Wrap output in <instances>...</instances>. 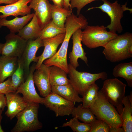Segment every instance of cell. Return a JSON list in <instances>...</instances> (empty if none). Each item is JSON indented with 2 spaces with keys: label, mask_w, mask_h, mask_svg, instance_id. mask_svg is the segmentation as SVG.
<instances>
[{
  "label": "cell",
  "mask_w": 132,
  "mask_h": 132,
  "mask_svg": "<svg viewBox=\"0 0 132 132\" xmlns=\"http://www.w3.org/2000/svg\"><path fill=\"white\" fill-rule=\"evenodd\" d=\"M99 88L95 82L86 89L82 96V106L89 108L97 99Z\"/></svg>",
  "instance_id": "cell-29"
},
{
  "label": "cell",
  "mask_w": 132,
  "mask_h": 132,
  "mask_svg": "<svg viewBox=\"0 0 132 132\" xmlns=\"http://www.w3.org/2000/svg\"><path fill=\"white\" fill-rule=\"evenodd\" d=\"M67 74L65 71L58 66H50L49 79L51 86L63 85L70 83Z\"/></svg>",
  "instance_id": "cell-23"
},
{
  "label": "cell",
  "mask_w": 132,
  "mask_h": 132,
  "mask_svg": "<svg viewBox=\"0 0 132 132\" xmlns=\"http://www.w3.org/2000/svg\"><path fill=\"white\" fill-rule=\"evenodd\" d=\"M35 65L34 63L31 67L26 80L18 87L15 92L22 94L28 102H35L43 104L44 98L41 97L37 93L34 85L33 75L36 69Z\"/></svg>",
  "instance_id": "cell-11"
},
{
  "label": "cell",
  "mask_w": 132,
  "mask_h": 132,
  "mask_svg": "<svg viewBox=\"0 0 132 132\" xmlns=\"http://www.w3.org/2000/svg\"><path fill=\"white\" fill-rule=\"evenodd\" d=\"M31 0H19L14 3L0 6V19L6 18L11 16L15 17L23 16L31 13V9L28 5Z\"/></svg>",
  "instance_id": "cell-16"
},
{
  "label": "cell",
  "mask_w": 132,
  "mask_h": 132,
  "mask_svg": "<svg viewBox=\"0 0 132 132\" xmlns=\"http://www.w3.org/2000/svg\"><path fill=\"white\" fill-rule=\"evenodd\" d=\"M39 104L28 102L26 108L16 116L17 122L11 132H33L41 129L43 124L38 117Z\"/></svg>",
  "instance_id": "cell-3"
},
{
  "label": "cell",
  "mask_w": 132,
  "mask_h": 132,
  "mask_svg": "<svg viewBox=\"0 0 132 132\" xmlns=\"http://www.w3.org/2000/svg\"><path fill=\"white\" fill-rule=\"evenodd\" d=\"M115 77H120L124 78L128 85L132 87V62L120 63L114 67L112 72Z\"/></svg>",
  "instance_id": "cell-25"
},
{
  "label": "cell",
  "mask_w": 132,
  "mask_h": 132,
  "mask_svg": "<svg viewBox=\"0 0 132 132\" xmlns=\"http://www.w3.org/2000/svg\"><path fill=\"white\" fill-rule=\"evenodd\" d=\"M43 104L54 111L56 117L71 115L75 107L73 102L52 92L44 97Z\"/></svg>",
  "instance_id": "cell-9"
},
{
  "label": "cell",
  "mask_w": 132,
  "mask_h": 132,
  "mask_svg": "<svg viewBox=\"0 0 132 132\" xmlns=\"http://www.w3.org/2000/svg\"><path fill=\"white\" fill-rule=\"evenodd\" d=\"M1 50L2 55L18 58L21 57L27 41L15 33H10L5 37Z\"/></svg>",
  "instance_id": "cell-10"
},
{
  "label": "cell",
  "mask_w": 132,
  "mask_h": 132,
  "mask_svg": "<svg viewBox=\"0 0 132 132\" xmlns=\"http://www.w3.org/2000/svg\"><path fill=\"white\" fill-rule=\"evenodd\" d=\"M51 92L74 103L82 101V98L80 97L70 83L64 85L51 86Z\"/></svg>",
  "instance_id": "cell-21"
},
{
  "label": "cell",
  "mask_w": 132,
  "mask_h": 132,
  "mask_svg": "<svg viewBox=\"0 0 132 132\" xmlns=\"http://www.w3.org/2000/svg\"><path fill=\"white\" fill-rule=\"evenodd\" d=\"M14 92L11 82V77H9L6 81L0 83V93L5 94Z\"/></svg>",
  "instance_id": "cell-34"
},
{
  "label": "cell",
  "mask_w": 132,
  "mask_h": 132,
  "mask_svg": "<svg viewBox=\"0 0 132 132\" xmlns=\"http://www.w3.org/2000/svg\"><path fill=\"white\" fill-rule=\"evenodd\" d=\"M3 44L0 43V56L1 55V50Z\"/></svg>",
  "instance_id": "cell-43"
},
{
  "label": "cell",
  "mask_w": 132,
  "mask_h": 132,
  "mask_svg": "<svg viewBox=\"0 0 132 132\" xmlns=\"http://www.w3.org/2000/svg\"><path fill=\"white\" fill-rule=\"evenodd\" d=\"M7 110L5 114L11 120L27 106L28 102L16 92L5 95Z\"/></svg>",
  "instance_id": "cell-17"
},
{
  "label": "cell",
  "mask_w": 132,
  "mask_h": 132,
  "mask_svg": "<svg viewBox=\"0 0 132 132\" xmlns=\"http://www.w3.org/2000/svg\"><path fill=\"white\" fill-rule=\"evenodd\" d=\"M42 29L34 12L31 21L19 31L17 35L26 41L34 40L40 37Z\"/></svg>",
  "instance_id": "cell-19"
},
{
  "label": "cell",
  "mask_w": 132,
  "mask_h": 132,
  "mask_svg": "<svg viewBox=\"0 0 132 132\" xmlns=\"http://www.w3.org/2000/svg\"><path fill=\"white\" fill-rule=\"evenodd\" d=\"M65 33L59 34L53 38L42 39L44 49L42 54L39 56L36 64V69H38L44 61L53 57L56 53L58 46L63 42Z\"/></svg>",
  "instance_id": "cell-15"
},
{
  "label": "cell",
  "mask_w": 132,
  "mask_h": 132,
  "mask_svg": "<svg viewBox=\"0 0 132 132\" xmlns=\"http://www.w3.org/2000/svg\"><path fill=\"white\" fill-rule=\"evenodd\" d=\"M132 45V33L126 32L110 40L104 47L102 53L110 62H118L132 57V55L128 52Z\"/></svg>",
  "instance_id": "cell-1"
},
{
  "label": "cell",
  "mask_w": 132,
  "mask_h": 132,
  "mask_svg": "<svg viewBox=\"0 0 132 132\" xmlns=\"http://www.w3.org/2000/svg\"><path fill=\"white\" fill-rule=\"evenodd\" d=\"M123 108L121 118L123 123L122 127L124 132H132V105L127 96H125L122 101Z\"/></svg>",
  "instance_id": "cell-26"
},
{
  "label": "cell",
  "mask_w": 132,
  "mask_h": 132,
  "mask_svg": "<svg viewBox=\"0 0 132 132\" xmlns=\"http://www.w3.org/2000/svg\"><path fill=\"white\" fill-rule=\"evenodd\" d=\"M118 35L116 33L107 31L106 27L103 25H88L82 31V42L90 49L100 46L104 47Z\"/></svg>",
  "instance_id": "cell-4"
},
{
  "label": "cell",
  "mask_w": 132,
  "mask_h": 132,
  "mask_svg": "<svg viewBox=\"0 0 132 132\" xmlns=\"http://www.w3.org/2000/svg\"><path fill=\"white\" fill-rule=\"evenodd\" d=\"M70 0L69 9L71 10L76 8L77 10V13L78 16L80 14L81 9L87 4L96 0Z\"/></svg>",
  "instance_id": "cell-33"
},
{
  "label": "cell",
  "mask_w": 132,
  "mask_h": 132,
  "mask_svg": "<svg viewBox=\"0 0 132 132\" xmlns=\"http://www.w3.org/2000/svg\"><path fill=\"white\" fill-rule=\"evenodd\" d=\"M82 32V29H79L73 33L72 36V49L69 52V57L70 64L76 69L79 66L78 61V58L80 59L88 66L86 53L85 52L81 44Z\"/></svg>",
  "instance_id": "cell-14"
},
{
  "label": "cell",
  "mask_w": 132,
  "mask_h": 132,
  "mask_svg": "<svg viewBox=\"0 0 132 132\" xmlns=\"http://www.w3.org/2000/svg\"><path fill=\"white\" fill-rule=\"evenodd\" d=\"M34 14L32 13L21 17H16L11 20H7L6 18L0 19V28L5 26L10 30L11 33L18 32L32 19Z\"/></svg>",
  "instance_id": "cell-22"
},
{
  "label": "cell",
  "mask_w": 132,
  "mask_h": 132,
  "mask_svg": "<svg viewBox=\"0 0 132 132\" xmlns=\"http://www.w3.org/2000/svg\"><path fill=\"white\" fill-rule=\"evenodd\" d=\"M49 67L42 63L39 67L35 69L33 75L34 83L40 95L44 97L52 92L49 79Z\"/></svg>",
  "instance_id": "cell-13"
},
{
  "label": "cell",
  "mask_w": 132,
  "mask_h": 132,
  "mask_svg": "<svg viewBox=\"0 0 132 132\" xmlns=\"http://www.w3.org/2000/svg\"><path fill=\"white\" fill-rule=\"evenodd\" d=\"M124 132L122 127L114 128L110 127V132Z\"/></svg>",
  "instance_id": "cell-38"
},
{
  "label": "cell",
  "mask_w": 132,
  "mask_h": 132,
  "mask_svg": "<svg viewBox=\"0 0 132 132\" xmlns=\"http://www.w3.org/2000/svg\"><path fill=\"white\" fill-rule=\"evenodd\" d=\"M65 32V28L59 26L54 23L51 20L42 28L40 37L42 39L52 38Z\"/></svg>",
  "instance_id": "cell-28"
},
{
  "label": "cell",
  "mask_w": 132,
  "mask_h": 132,
  "mask_svg": "<svg viewBox=\"0 0 132 132\" xmlns=\"http://www.w3.org/2000/svg\"><path fill=\"white\" fill-rule=\"evenodd\" d=\"M72 117L83 122L90 123L96 119V116L89 108L84 107L80 104L73 109L71 114Z\"/></svg>",
  "instance_id": "cell-27"
},
{
  "label": "cell",
  "mask_w": 132,
  "mask_h": 132,
  "mask_svg": "<svg viewBox=\"0 0 132 132\" xmlns=\"http://www.w3.org/2000/svg\"><path fill=\"white\" fill-rule=\"evenodd\" d=\"M3 111V110H2L0 109V115H2Z\"/></svg>",
  "instance_id": "cell-44"
},
{
  "label": "cell",
  "mask_w": 132,
  "mask_h": 132,
  "mask_svg": "<svg viewBox=\"0 0 132 132\" xmlns=\"http://www.w3.org/2000/svg\"><path fill=\"white\" fill-rule=\"evenodd\" d=\"M65 27V38L59 49L53 57L44 61L43 63L48 66H58L68 74L69 69L67 57L68 46L70 38L77 28L74 25L71 24H66Z\"/></svg>",
  "instance_id": "cell-8"
},
{
  "label": "cell",
  "mask_w": 132,
  "mask_h": 132,
  "mask_svg": "<svg viewBox=\"0 0 132 132\" xmlns=\"http://www.w3.org/2000/svg\"><path fill=\"white\" fill-rule=\"evenodd\" d=\"M61 126H68L74 132H90L91 129L90 124L80 122L77 118L74 117L64 123Z\"/></svg>",
  "instance_id": "cell-31"
},
{
  "label": "cell",
  "mask_w": 132,
  "mask_h": 132,
  "mask_svg": "<svg viewBox=\"0 0 132 132\" xmlns=\"http://www.w3.org/2000/svg\"><path fill=\"white\" fill-rule=\"evenodd\" d=\"M68 74L70 82L79 94L82 96L86 89L96 81L99 79L105 80L107 77L105 72L92 74L78 71L70 63L68 64Z\"/></svg>",
  "instance_id": "cell-7"
},
{
  "label": "cell",
  "mask_w": 132,
  "mask_h": 132,
  "mask_svg": "<svg viewBox=\"0 0 132 132\" xmlns=\"http://www.w3.org/2000/svg\"><path fill=\"white\" fill-rule=\"evenodd\" d=\"M44 46L42 39L40 37L35 40L27 41L25 47L21 56L23 61L25 77H27L30 70V66L32 62H37L39 56H36V53L38 49Z\"/></svg>",
  "instance_id": "cell-12"
},
{
  "label": "cell",
  "mask_w": 132,
  "mask_h": 132,
  "mask_svg": "<svg viewBox=\"0 0 132 132\" xmlns=\"http://www.w3.org/2000/svg\"><path fill=\"white\" fill-rule=\"evenodd\" d=\"M72 13V10L52 5L51 10V20L54 23L61 27L65 28L66 20Z\"/></svg>",
  "instance_id": "cell-24"
},
{
  "label": "cell",
  "mask_w": 132,
  "mask_h": 132,
  "mask_svg": "<svg viewBox=\"0 0 132 132\" xmlns=\"http://www.w3.org/2000/svg\"><path fill=\"white\" fill-rule=\"evenodd\" d=\"M90 132H109L110 127L105 121L96 118L90 123Z\"/></svg>",
  "instance_id": "cell-32"
},
{
  "label": "cell",
  "mask_w": 132,
  "mask_h": 132,
  "mask_svg": "<svg viewBox=\"0 0 132 132\" xmlns=\"http://www.w3.org/2000/svg\"><path fill=\"white\" fill-rule=\"evenodd\" d=\"M128 52L130 54L132 55V45L130 46L129 48Z\"/></svg>",
  "instance_id": "cell-42"
},
{
  "label": "cell",
  "mask_w": 132,
  "mask_h": 132,
  "mask_svg": "<svg viewBox=\"0 0 132 132\" xmlns=\"http://www.w3.org/2000/svg\"><path fill=\"white\" fill-rule=\"evenodd\" d=\"M18 62V58L0 56V83L12 76L17 67Z\"/></svg>",
  "instance_id": "cell-20"
},
{
  "label": "cell",
  "mask_w": 132,
  "mask_h": 132,
  "mask_svg": "<svg viewBox=\"0 0 132 132\" xmlns=\"http://www.w3.org/2000/svg\"><path fill=\"white\" fill-rule=\"evenodd\" d=\"M6 106V98L5 95L0 93V109L3 111Z\"/></svg>",
  "instance_id": "cell-35"
},
{
  "label": "cell",
  "mask_w": 132,
  "mask_h": 132,
  "mask_svg": "<svg viewBox=\"0 0 132 132\" xmlns=\"http://www.w3.org/2000/svg\"><path fill=\"white\" fill-rule=\"evenodd\" d=\"M2 115H0V132H4L3 130L2 129L1 125V122L2 119Z\"/></svg>",
  "instance_id": "cell-41"
},
{
  "label": "cell",
  "mask_w": 132,
  "mask_h": 132,
  "mask_svg": "<svg viewBox=\"0 0 132 132\" xmlns=\"http://www.w3.org/2000/svg\"><path fill=\"white\" fill-rule=\"evenodd\" d=\"M70 0H64L63 8L67 10H70Z\"/></svg>",
  "instance_id": "cell-39"
},
{
  "label": "cell",
  "mask_w": 132,
  "mask_h": 132,
  "mask_svg": "<svg viewBox=\"0 0 132 132\" xmlns=\"http://www.w3.org/2000/svg\"><path fill=\"white\" fill-rule=\"evenodd\" d=\"M54 3V5L59 8H63L64 0H51Z\"/></svg>",
  "instance_id": "cell-36"
},
{
  "label": "cell",
  "mask_w": 132,
  "mask_h": 132,
  "mask_svg": "<svg viewBox=\"0 0 132 132\" xmlns=\"http://www.w3.org/2000/svg\"><path fill=\"white\" fill-rule=\"evenodd\" d=\"M29 3V7L34 11L42 28L51 20V10L52 5L47 0H31Z\"/></svg>",
  "instance_id": "cell-18"
},
{
  "label": "cell",
  "mask_w": 132,
  "mask_h": 132,
  "mask_svg": "<svg viewBox=\"0 0 132 132\" xmlns=\"http://www.w3.org/2000/svg\"><path fill=\"white\" fill-rule=\"evenodd\" d=\"M127 97L131 104L132 105V91L131 92L130 95Z\"/></svg>",
  "instance_id": "cell-40"
},
{
  "label": "cell",
  "mask_w": 132,
  "mask_h": 132,
  "mask_svg": "<svg viewBox=\"0 0 132 132\" xmlns=\"http://www.w3.org/2000/svg\"><path fill=\"white\" fill-rule=\"evenodd\" d=\"M19 0H0V4H10L15 3Z\"/></svg>",
  "instance_id": "cell-37"
},
{
  "label": "cell",
  "mask_w": 132,
  "mask_h": 132,
  "mask_svg": "<svg viewBox=\"0 0 132 132\" xmlns=\"http://www.w3.org/2000/svg\"><path fill=\"white\" fill-rule=\"evenodd\" d=\"M11 77L12 86L15 92L18 87L24 81V68L21 57L18 58L17 67Z\"/></svg>",
  "instance_id": "cell-30"
},
{
  "label": "cell",
  "mask_w": 132,
  "mask_h": 132,
  "mask_svg": "<svg viewBox=\"0 0 132 132\" xmlns=\"http://www.w3.org/2000/svg\"><path fill=\"white\" fill-rule=\"evenodd\" d=\"M103 4L100 6L92 7L88 10L95 9H99L102 11L106 13L110 19V24L106 27L111 32L118 33H121L123 30L121 23V20L123 16L124 12L126 11H130L132 13V9L126 7L127 2L121 6L116 0L111 3L107 0L103 1Z\"/></svg>",
  "instance_id": "cell-6"
},
{
  "label": "cell",
  "mask_w": 132,
  "mask_h": 132,
  "mask_svg": "<svg viewBox=\"0 0 132 132\" xmlns=\"http://www.w3.org/2000/svg\"><path fill=\"white\" fill-rule=\"evenodd\" d=\"M126 85L116 78L106 80L100 90L106 99L115 107L121 117Z\"/></svg>",
  "instance_id": "cell-5"
},
{
  "label": "cell",
  "mask_w": 132,
  "mask_h": 132,
  "mask_svg": "<svg viewBox=\"0 0 132 132\" xmlns=\"http://www.w3.org/2000/svg\"><path fill=\"white\" fill-rule=\"evenodd\" d=\"M89 108L96 119L103 121L110 127H122L123 122L121 116L100 90L99 91L97 99Z\"/></svg>",
  "instance_id": "cell-2"
}]
</instances>
